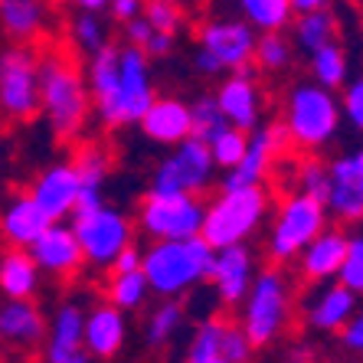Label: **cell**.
<instances>
[{
	"label": "cell",
	"mask_w": 363,
	"mask_h": 363,
	"mask_svg": "<svg viewBox=\"0 0 363 363\" xmlns=\"http://www.w3.org/2000/svg\"><path fill=\"white\" fill-rule=\"evenodd\" d=\"M89 92H92L95 115L108 128L138 125L141 115L157 99L151 79V56L138 46H111L105 43L92 52L89 62Z\"/></svg>",
	"instance_id": "cell-1"
},
{
	"label": "cell",
	"mask_w": 363,
	"mask_h": 363,
	"mask_svg": "<svg viewBox=\"0 0 363 363\" xmlns=\"http://www.w3.org/2000/svg\"><path fill=\"white\" fill-rule=\"evenodd\" d=\"M40 108L46 111L50 128L56 138L72 141L82 135L85 121L92 115V92L89 79L79 72V66L66 56H43L40 60Z\"/></svg>",
	"instance_id": "cell-2"
},
{
	"label": "cell",
	"mask_w": 363,
	"mask_h": 363,
	"mask_svg": "<svg viewBox=\"0 0 363 363\" xmlns=\"http://www.w3.org/2000/svg\"><path fill=\"white\" fill-rule=\"evenodd\" d=\"M213 255H216V249L203 236L164 239V242H154L151 249H144L141 272L147 275V285L154 295L177 298L184 291H194L203 281H210Z\"/></svg>",
	"instance_id": "cell-3"
},
{
	"label": "cell",
	"mask_w": 363,
	"mask_h": 363,
	"mask_svg": "<svg viewBox=\"0 0 363 363\" xmlns=\"http://www.w3.org/2000/svg\"><path fill=\"white\" fill-rule=\"evenodd\" d=\"M265 213H269V194L262 186H236V190H223L213 203H206V216H203L200 236L213 249H226L239 245L262 226Z\"/></svg>",
	"instance_id": "cell-4"
},
{
	"label": "cell",
	"mask_w": 363,
	"mask_h": 363,
	"mask_svg": "<svg viewBox=\"0 0 363 363\" xmlns=\"http://www.w3.org/2000/svg\"><path fill=\"white\" fill-rule=\"evenodd\" d=\"M340 101L330 89L318 82H301L288 92L285 101V128L291 135V144L301 151H321L324 144L334 141L340 128Z\"/></svg>",
	"instance_id": "cell-5"
},
{
	"label": "cell",
	"mask_w": 363,
	"mask_h": 363,
	"mask_svg": "<svg viewBox=\"0 0 363 363\" xmlns=\"http://www.w3.org/2000/svg\"><path fill=\"white\" fill-rule=\"evenodd\" d=\"M291 318V288L281 269H262L252 279L249 295L242 298V321L239 328L249 334L255 347H265L285 330Z\"/></svg>",
	"instance_id": "cell-6"
},
{
	"label": "cell",
	"mask_w": 363,
	"mask_h": 363,
	"mask_svg": "<svg viewBox=\"0 0 363 363\" xmlns=\"http://www.w3.org/2000/svg\"><path fill=\"white\" fill-rule=\"evenodd\" d=\"M328 203L308 194L288 196L279 206L269 229V259L272 262H291L301 255V249L311 242L318 233L328 229Z\"/></svg>",
	"instance_id": "cell-7"
},
{
	"label": "cell",
	"mask_w": 363,
	"mask_h": 363,
	"mask_svg": "<svg viewBox=\"0 0 363 363\" xmlns=\"http://www.w3.org/2000/svg\"><path fill=\"white\" fill-rule=\"evenodd\" d=\"M206 203L196 194H147L138 203V229L154 242L164 239H194L203 233Z\"/></svg>",
	"instance_id": "cell-8"
},
{
	"label": "cell",
	"mask_w": 363,
	"mask_h": 363,
	"mask_svg": "<svg viewBox=\"0 0 363 363\" xmlns=\"http://www.w3.org/2000/svg\"><path fill=\"white\" fill-rule=\"evenodd\" d=\"M255 30L245 20H213L200 30L194 66L203 76H220V72H239L249 69L255 56Z\"/></svg>",
	"instance_id": "cell-9"
},
{
	"label": "cell",
	"mask_w": 363,
	"mask_h": 363,
	"mask_svg": "<svg viewBox=\"0 0 363 363\" xmlns=\"http://www.w3.org/2000/svg\"><path fill=\"white\" fill-rule=\"evenodd\" d=\"M213 154L210 144L200 138H184L180 144H174V151L157 164L151 177V190L154 194H196L200 196L213 180Z\"/></svg>",
	"instance_id": "cell-10"
},
{
	"label": "cell",
	"mask_w": 363,
	"mask_h": 363,
	"mask_svg": "<svg viewBox=\"0 0 363 363\" xmlns=\"http://www.w3.org/2000/svg\"><path fill=\"white\" fill-rule=\"evenodd\" d=\"M72 229H76L79 245H82L85 262L95 269H111L115 255L131 242V220L108 203H101L92 213L72 216Z\"/></svg>",
	"instance_id": "cell-11"
},
{
	"label": "cell",
	"mask_w": 363,
	"mask_h": 363,
	"mask_svg": "<svg viewBox=\"0 0 363 363\" xmlns=\"http://www.w3.org/2000/svg\"><path fill=\"white\" fill-rule=\"evenodd\" d=\"M0 111L13 121H30L40 111V60L30 50L0 56Z\"/></svg>",
	"instance_id": "cell-12"
},
{
	"label": "cell",
	"mask_w": 363,
	"mask_h": 363,
	"mask_svg": "<svg viewBox=\"0 0 363 363\" xmlns=\"http://www.w3.org/2000/svg\"><path fill=\"white\" fill-rule=\"evenodd\" d=\"M291 147V135H288L285 121L269 128H255L249 131V147H245L242 161L233 170H226L223 177V190H236V186H262L269 177L272 164Z\"/></svg>",
	"instance_id": "cell-13"
},
{
	"label": "cell",
	"mask_w": 363,
	"mask_h": 363,
	"mask_svg": "<svg viewBox=\"0 0 363 363\" xmlns=\"http://www.w3.org/2000/svg\"><path fill=\"white\" fill-rule=\"evenodd\" d=\"M330 186H328V210L340 223L363 220V147L344 154L330 164Z\"/></svg>",
	"instance_id": "cell-14"
},
{
	"label": "cell",
	"mask_w": 363,
	"mask_h": 363,
	"mask_svg": "<svg viewBox=\"0 0 363 363\" xmlns=\"http://www.w3.org/2000/svg\"><path fill=\"white\" fill-rule=\"evenodd\" d=\"M30 255H33V262L40 265V272H46L52 279H72L85 265L76 229L66 226L62 220L46 226V233L30 245Z\"/></svg>",
	"instance_id": "cell-15"
},
{
	"label": "cell",
	"mask_w": 363,
	"mask_h": 363,
	"mask_svg": "<svg viewBox=\"0 0 363 363\" xmlns=\"http://www.w3.org/2000/svg\"><path fill=\"white\" fill-rule=\"evenodd\" d=\"M79 194H82V177H79L76 161L52 164V167L43 170L40 177L33 180V186H30V196L40 203L43 213H46L52 223L72 216Z\"/></svg>",
	"instance_id": "cell-16"
},
{
	"label": "cell",
	"mask_w": 363,
	"mask_h": 363,
	"mask_svg": "<svg viewBox=\"0 0 363 363\" xmlns=\"http://www.w3.org/2000/svg\"><path fill=\"white\" fill-rule=\"evenodd\" d=\"M255 279V259L249 252V245H226V249H216L213 255V269H210V281L216 288V298L226 308H236L242 304V298L249 295Z\"/></svg>",
	"instance_id": "cell-17"
},
{
	"label": "cell",
	"mask_w": 363,
	"mask_h": 363,
	"mask_svg": "<svg viewBox=\"0 0 363 363\" xmlns=\"http://www.w3.org/2000/svg\"><path fill=\"white\" fill-rule=\"evenodd\" d=\"M216 105H220L223 118L239 131H255L259 128V115H262V95L255 85L249 69L229 72L216 89Z\"/></svg>",
	"instance_id": "cell-18"
},
{
	"label": "cell",
	"mask_w": 363,
	"mask_h": 363,
	"mask_svg": "<svg viewBox=\"0 0 363 363\" xmlns=\"http://www.w3.org/2000/svg\"><path fill=\"white\" fill-rule=\"evenodd\" d=\"M85 311L79 304H62L52 314V324L46 330V363H92V354L82 344Z\"/></svg>",
	"instance_id": "cell-19"
},
{
	"label": "cell",
	"mask_w": 363,
	"mask_h": 363,
	"mask_svg": "<svg viewBox=\"0 0 363 363\" xmlns=\"http://www.w3.org/2000/svg\"><path fill=\"white\" fill-rule=\"evenodd\" d=\"M128 337L125 311L115 304H95L92 311H85V328H82V344L92 354V360H111L121 354Z\"/></svg>",
	"instance_id": "cell-20"
},
{
	"label": "cell",
	"mask_w": 363,
	"mask_h": 363,
	"mask_svg": "<svg viewBox=\"0 0 363 363\" xmlns=\"http://www.w3.org/2000/svg\"><path fill=\"white\" fill-rule=\"evenodd\" d=\"M138 125L151 144L174 147L184 138H190V105L184 99H174V95H157Z\"/></svg>",
	"instance_id": "cell-21"
},
{
	"label": "cell",
	"mask_w": 363,
	"mask_h": 363,
	"mask_svg": "<svg viewBox=\"0 0 363 363\" xmlns=\"http://www.w3.org/2000/svg\"><path fill=\"white\" fill-rule=\"evenodd\" d=\"M347 233L344 229H324L311 242L301 249L298 255V272L308 285H321V281L337 279L340 262H344V252H347Z\"/></svg>",
	"instance_id": "cell-22"
},
{
	"label": "cell",
	"mask_w": 363,
	"mask_h": 363,
	"mask_svg": "<svg viewBox=\"0 0 363 363\" xmlns=\"http://www.w3.org/2000/svg\"><path fill=\"white\" fill-rule=\"evenodd\" d=\"M50 223L52 220L43 213V206L33 196L17 194V196H10L4 203V210H0V236L7 239L10 245H17V249H30L46 233Z\"/></svg>",
	"instance_id": "cell-23"
},
{
	"label": "cell",
	"mask_w": 363,
	"mask_h": 363,
	"mask_svg": "<svg viewBox=\"0 0 363 363\" xmlns=\"http://www.w3.org/2000/svg\"><path fill=\"white\" fill-rule=\"evenodd\" d=\"M354 314H357V291H350V288L340 285V281L324 285L321 291L308 301V308H304L308 328L321 330V334H340V328H344Z\"/></svg>",
	"instance_id": "cell-24"
},
{
	"label": "cell",
	"mask_w": 363,
	"mask_h": 363,
	"mask_svg": "<svg viewBox=\"0 0 363 363\" xmlns=\"http://www.w3.org/2000/svg\"><path fill=\"white\" fill-rule=\"evenodd\" d=\"M46 318L30 298H10L0 308V337L13 340L17 347H33L46 340Z\"/></svg>",
	"instance_id": "cell-25"
},
{
	"label": "cell",
	"mask_w": 363,
	"mask_h": 363,
	"mask_svg": "<svg viewBox=\"0 0 363 363\" xmlns=\"http://www.w3.org/2000/svg\"><path fill=\"white\" fill-rule=\"evenodd\" d=\"M40 288V265L33 262L30 249L10 245L0 255V291L7 298H33Z\"/></svg>",
	"instance_id": "cell-26"
},
{
	"label": "cell",
	"mask_w": 363,
	"mask_h": 363,
	"mask_svg": "<svg viewBox=\"0 0 363 363\" xmlns=\"http://www.w3.org/2000/svg\"><path fill=\"white\" fill-rule=\"evenodd\" d=\"M43 0H0V26L10 40L30 43L43 30Z\"/></svg>",
	"instance_id": "cell-27"
},
{
	"label": "cell",
	"mask_w": 363,
	"mask_h": 363,
	"mask_svg": "<svg viewBox=\"0 0 363 363\" xmlns=\"http://www.w3.org/2000/svg\"><path fill=\"white\" fill-rule=\"evenodd\" d=\"M337 36V17L330 13V7H321V10H304L298 13L295 20V43L301 46L308 56L318 52L321 46L334 43Z\"/></svg>",
	"instance_id": "cell-28"
},
{
	"label": "cell",
	"mask_w": 363,
	"mask_h": 363,
	"mask_svg": "<svg viewBox=\"0 0 363 363\" xmlns=\"http://www.w3.org/2000/svg\"><path fill=\"white\" fill-rule=\"evenodd\" d=\"M236 4L242 10V20L259 33H281L295 17L291 0H236Z\"/></svg>",
	"instance_id": "cell-29"
},
{
	"label": "cell",
	"mask_w": 363,
	"mask_h": 363,
	"mask_svg": "<svg viewBox=\"0 0 363 363\" xmlns=\"http://www.w3.org/2000/svg\"><path fill=\"white\" fill-rule=\"evenodd\" d=\"M229 321L226 318H206L200 328L194 330L190 347H186V360L184 363H213L223 360V337H226Z\"/></svg>",
	"instance_id": "cell-30"
},
{
	"label": "cell",
	"mask_w": 363,
	"mask_h": 363,
	"mask_svg": "<svg viewBox=\"0 0 363 363\" xmlns=\"http://www.w3.org/2000/svg\"><path fill=\"white\" fill-rule=\"evenodd\" d=\"M186 311L177 298H164L151 314H147V324H144V344L147 347H164L174 334L180 330Z\"/></svg>",
	"instance_id": "cell-31"
},
{
	"label": "cell",
	"mask_w": 363,
	"mask_h": 363,
	"mask_svg": "<svg viewBox=\"0 0 363 363\" xmlns=\"http://www.w3.org/2000/svg\"><path fill=\"white\" fill-rule=\"evenodd\" d=\"M151 295V285H147V275L141 269L135 272H115V279L108 281V301L121 311H138Z\"/></svg>",
	"instance_id": "cell-32"
},
{
	"label": "cell",
	"mask_w": 363,
	"mask_h": 363,
	"mask_svg": "<svg viewBox=\"0 0 363 363\" xmlns=\"http://www.w3.org/2000/svg\"><path fill=\"white\" fill-rule=\"evenodd\" d=\"M311 72L314 79H318V85H324V89H340V85H347V52L344 46H340L337 40L328 43V46H321L318 52H311Z\"/></svg>",
	"instance_id": "cell-33"
},
{
	"label": "cell",
	"mask_w": 363,
	"mask_h": 363,
	"mask_svg": "<svg viewBox=\"0 0 363 363\" xmlns=\"http://www.w3.org/2000/svg\"><path fill=\"white\" fill-rule=\"evenodd\" d=\"M226 125L229 121L223 118L220 105H216V95H200V99L190 105V135L200 138V141L210 144Z\"/></svg>",
	"instance_id": "cell-34"
},
{
	"label": "cell",
	"mask_w": 363,
	"mask_h": 363,
	"mask_svg": "<svg viewBox=\"0 0 363 363\" xmlns=\"http://www.w3.org/2000/svg\"><path fill=\"white\" fill-rule=\"evenodd\" d=\"M245 147H249V131H239V128L226 125L220 135L210 141V154H213V164L223 170H233L239 161H242Z\"/></svg>",
	"instance_id": "cell-35"
},
{
	"label": "cell",
	"mask_w": 363,
	"mask_h": 363,
	"mask_svg": "<svg viewBox=\"0 0 363 363\" xmlns=\"http://www.w3.org/2000/svg\"><path fill=\"white\" fill-rule=\"evenodd\" d=\"M288 60H291V46H288V40L281 33H262L259 40H255L252 62L259 69H265V72H279V69L288 66Z\"/></svg>",
	"instance_id": "cell-36"
},
{
	"label": "cell",
	"mask_w": 363,
	"mask_h": 363,
	"mask_svg": "<svg viewBox=\"0 0 363 363\" xmlns=\"http://www.w3.org/2000/svg\"><path fill=\"white\" fill-rule=\"evenodd\" d=\"M337 281L347 285L350 291H357V295H363V236L347 239V252H344V262H340Z\"/></svg>",
	"instance_id": "cell-37"
},
{
	"label": "cell",
	"mask_w": 363,
	"mask_h": 363,
	"mask_svg": "<svg viewBox=\"0 0 363 363\" xmlns=\"http://www.w3.org/2000/svg\"><path fill=\"white\" fill-rule=\"evenodd\" d=\"M72 43H76L82 52H99L101 46H105V26L99 23V17L95 13H85V10H79V17L72 20Z\"/></svg>",
	"instance_id": "cell-38"
},
{
	"label": "cell",
	"mask_w": 363,
	"mask_h": 363,
	"mask_svg": "<svg viewBox=\"0 0 363 363\" xmlns=\"http://www.w3.org/2000/svg\"><path fill=\"white\" fill-rule=\"evenodd\" d=\"M76 167H79V177H82V186L101 190L105 177H108V157H105L99 147H82V151L76 154Z\"/></svg>",
	"instance_id": "cell-39"
},
{
	"label": "cell",
	"mask_w": 363,
	"mask_h": 363,
	"mask_svg": "<svg viewBox=\"0 0 363 363\" xmlns=\"http://www.w3.org/2000/svg\"><path fill=\"white\" fill-rule=\"evenodd\" d=\"M298 186H301V194L318 196V200L328 203L330 170L324 167L321 161H304V164H301V170H298Z\"/></svg>",
	"instance_id": "cell-40"
},
{
	"label": "cell",
	"mask_w": 363,
	"mask_h": 363,
	"mask_svg": "<svg viewBox=\"0 0 363 363\" xmlns=\"http://www.w3.org/2000/svg\"><path fill=\"white\" fill-rule=\"evenodd\" d=\"M144 20H147L154 30L177 33V26L184 23V13H180L177 4H157V0H147V4H144Z\"/></svg>",
	"instance_id": "cell-41"
},
{
	"label": "cell",
	"mask_w": 363,
	"mask_h": 363,
	"mask_svg": "<svg viewBox=\"0 0 363 363\" xmlns=\"http://www.w3.org/2000/svg\"><path fill=\"white\" fill-rule=\"evenodd\" d=\"M252 350H255V344L249 340V334H245L239 324H229L226 337H223V360L226 363H249L252 360Z\"/></svg>",
	"instance_id": "cell-42"
},
{
	"label": "cell",
	"mask_w": 363,
	"mask_h": 363,
	"mask_svg": "<svg viewBox=\"0 0 363 363\" xmlns=\"http://www.w3.org/2000/svg\"><path fill=\"white\" fill-rule=\"evenodd\" d=\"M340 111H344V118L350 121V128H357V131L363 135V76L354 79V82H347Z\"/></svg>",
	"instance_id": "cell-43"
},
{
	"label": "cell",
	"mask_w": 363,
	"mask_h": 363,
	"mask_svg": "<svg viewBox=\"0 0 363 363\" xmlns=\"http://www.w3.org/2000/svg\"><path fill=\"white\" fill-rule=\"evenodd\" d=\"M340 344H344V350L363 357V311H357L354 318L340 328Z\"/></svg>",
	"instance_id": "cell-44"
},
{
	"label": "cell",
	"mask_w": 363,
	"mask_h": 363,
	"mask_svg": "<svg viewBox=\"0 0 363 363\" xmlns=\"http://www.w3.org/2000/svg\"><path fill=\"white\" fill-rule=\"evenodd\" d=\"M144 4H147V0H111L108 10H111V17L118 20V23H131L135 17H141L144 13Z\"/></svg>",
	"instance_id": "cell-45"
},
{
	"label": "cell",
	"mask_w": 363,
	"mask_h": 363,
	"mask_svg": "<svg viewBox=\"0 0 363 363\" xmlns=\"http://www.w3.org/2000/svg\"><path fill=\"white\" fill-rule=\"evenodd\" d=\"M151 33H154V26L147 23V20H144V13H141V17H135L131 23H125V36H128V43H131V46H138V50H144V46H147Z\"/></svg>",
	"instance_id": "cell-46"
},
{
	"label": "cell",
	"mask_w": 363,
	"mask_h": 363,
	"mask_svg": "<svg viewBox=\"0 0 363 363\" xmlns=\"http://www.w3.org/2000/svg\"><path fill=\"white\" fill-rule=\"evenodd\" d=\"M141 259H144L141 249H138L135 242H128L125 249L115 255V262H111V272H135V269H141Z\"/></svg>",
	"instance_id": "cell-47"
},
{
	"label": "cell",
	"mask_w": 363,
	"mask_h": 363,
	"mask_svg": "<svg viewBox=\"0 0 363 363\" xmlns=\"http://www.w3.org/2000/svg\"><path fill=\"white\" fill-rule=\"evenodd\" d=\"M170 50H174V33H164V30H154L147 46H144L151 60H164V56H170Z\"/></svg>",
	"instance_id": "cell-48"
},
{
	"label": "cell",
	"mask_w": 363,
	"mask_h": 363,
	"mask_svg": "<svg viewBox=\"0 0 363 363\" xmlns=\"http://www.w3.org/2000/svg\"><path fill=\"white\" fill-rule=\"evenodd\" d=\"M295 13H304V10H321V7H330V0H291Z\"/></svg>",
	"instance_id": "cell-49"
},
{
	"label": "cell",
	"mask_w": 363,
	"mask_h": 363,
	"mask_svg": "<svg viewBox=\"0 0 363 363\" xmlns=\"http://www.w3.org/2000/svg\"><path fill=\"white\" fill-rule=\"evenodd\" d=\"M79 10H85V13H99V10H105L111 4V0H72Z\"/></svg>",
	"instance_id": "cell-50"
},
{
	"label": "cell",
	"mask_w": 363,
	"mask_h": 363,
	"mask_svg": "<svg viewBox=\"0 0 363 363\" xmlns=\"http://www.w3.org/2000/svg\"><path fill=\"white\" fill-rule=\"evenodd\" d=\"M157 4H180V0H157Z\"/></svg>",
	"instance_id": "cell-51"
},
{
	"label": "cell",
	"mask_w": 363,
	"mask_h": 363,
	"mask_svg": "<svg viewBox=\"0 0 363 363\" xmlns=\"http://www.w3.org/2000/svg\"><path fill=\"white\" fill-rule=\"evenodd\" d=\"M213 363H226V360H213Z\"/></svg>",
	"instance_id": "cell-52"
}]
</instances>
